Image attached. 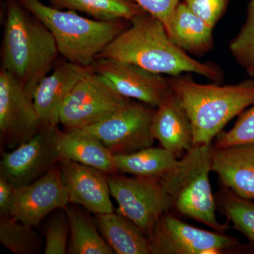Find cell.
Segmentation results:
<instances>
[{"mask_svg":"<svg viewBox=\"0 0 254 254\" xmlns=\"http://www.w3.org/2000/svg\"><path fill=\"white\" fill-rule=\"evenodd\" d=\"M45 254H67L69 223L67 215L59 213L48 222L45 230Z\"/></svg>","mask_w":254,"mask_h":254,"instance_id":"obj_28","label":"cell"},{"mask_svg":"<svg viewBox=\"0 0 254 254\" xmlns=\"http://www.w3.org/2000/svg\"><path fill=\"white\" fill-rule=\"evenodd\" d=\"M50 6L84 13L102 21H130L145 11L131 0H48Z\"/></svg>","mask_w":254,"mask_h":254,"instance_id":"obj_22","label":"cell"},{"mask_svg":"<svg viewBox=\"0 0 254 254\" xmlns=\"http://www.w3.org/2000/svg\"><path fill=\"white\" fill-rule=\"evenodd\" d=\"M56 127L43 126L29 141L4 153L0 162L1 176L18 187L48 173L60 159L55 141Z\"/></svg>","mask_w":254,"mask_h":254,"instance_id":"obj_12","label":"cell"},{"mask_svg":"<svg viewBox=\"0 0 254 254\" xmlns=\"http://www.w3.org/2000/svg\"><path fill=\"white\" fill-rule=\"evenodd\" d=\"M5 7L1 68L17 78L33 98L40 82L54 68L59 50L48 28L19 0H6Z\"/></svg>","mask_w":254,"mask_h":254,"instance_id":"obj_2","label":"cell"},{"mask_svg":"<svg viewBox=\"0 0 254 254\" xmlns=\"http://www.w3.org/2000/svg\"><path fill=\"white\" fill-rule=\"evenodd\" d=\"M98 58L134 64L159 74L194 73L218 83L224 79L220 66L192 58L172 41L163 23L147 12L132 18L128 28L105 47Z\"/></svg>","mask_w":254,"mask_h":254,"instance_id":"obj_1","label":"cell"},{"mask_svg":"<svg viewBox=\"0 0 254 254\" xmlns=\"http://www.w3.org/2000/svg\"><path fill=\"white\" fill-rule=\"evenodd\" d=\"M33 227L10 216H1L0 242L14 253H36L40 248L39 241Z\"/></svg>","mask_w":254,"mask_h":254,"instance_id":"obj_25","label":"cell"},{"mask_svg":"<svg viewBox=\"0 0 254 254\" xmlns=\"http://www.w3.org/2000/svg\"><path fill=\"white\" fill-rule=\"evenodd\" d=\"M15 187L3 176H0V212L1 216H9Z\"/></svg>","mask_w":254,"mask_h":254,"instance_id":"obj_31","label":"cell"},{"mask_svg":"<svg viewBox=\"0 0 254 254\" xmlns=\"http://www.w3.org/2000/svg\"><path fill=\"white\" fill-rule=\"evenodd\" d=\"M94 72L104 76L120 94L156 108L170 91L168 78L127 62L97 58Z\"/></svg>","mask_w":254,"mask_h":254,"instance_id":"obj_11","label":"cell"},{"mask_svg":"<svg viewBox=\"0 0 254 254\" xmlns=\"http://www.w3.org/2000/svg\"><path fill=\"white\" fill-rule=\"evenodd\" d=\"M130 101L106 78L93 71L78 82L64 102L60 123L66 130L84 128L108 118Z\"/></svg>","mask_w":254,"mask_h":254,"instance_id":"obj_8","label":"cell"},{"mask_svg":"<svg viewBox=\"0 0 254 254\" xmlns=\"http://www.w3.org/2000/svg\"><path fill=\"white\" fill-rule=\"evenodd\" d=\"M212 172L225 188L241 198L254 199V143L212 148Z\"/></svg>","mask_w":254,"mask_h":254,"instance_id":"obj_17","label":"cell"},{"mask_svg":"<svg viewBox=\"0 0 254 254\" xmlns=\"http://www.w3.org/2000/svg\"><path fill=\"white\" fill-rule=\"evenodd\" d=\"M43 124L33 98L11 73L0 70V132L9 148H16L33 138Z\"/></svg>","mask_w":254,"mask_h":254,"instance_id":"obj_10","label":"cell"},{"mask_svg":"<svg viewBox=\"0 0 254 254\" xmlns=\"http://www.w3.org/2000/svg\"><path fill=\"white\" fill-rule=\"evenodd\" d=\"M212 148L213 144L194 145L160 181L171 197L173 208L179 213L224 233L229 225L217 220L215 199L209 180Z\"/></svg>","mask_w":254,"mask_h":254,"instance_id":"obj_5","label":"cell"},{"mask_svg":"<svg viewBox=\"0 0 254 254\" xmlns=\"http://www.w3.org/2000/svg\"><path fill=\"white\" fill-rule=\"evenodd\" d=\"M62 180L68 202L98 214L113 212L108 177L98 169L68 160H62Z\"/></svg>","mask_w":254,"mask_h":254,"instance_id":"obj_14","label":"cell"},{"mask_svg":"<svg viewBox=\"0 0 254 254\" xmlns=\"http://www.w3.org/2000/svg\"><path fill=\"white\" fill-rule=\"evenodd\" d=\"M155 140L181 158L193 147V131L186 110L170 91L155 109L152 123Z\"/></svg>","mask_w":254,"mask_h":254,"instance_id":"obj_16","label":"cell"},{"mask_svg":"<svg viewBox=\"0 0 254 254\" xmlns=\"http://www.w3.org/2000/svg\"><path fill=\"white\" fill-rule=\"evenodd\" d=\"M168 81L190 119L193 146L212 145L229 122L254 104L252 78L227 86L200 84L181 75L168 78Z\"/></svg>","mask_w":254,"mask_h":254,"instance_id":"obj_3","label":"cell"},{"mask_svg":"<svg viewBox=\"0 0 254 254\" xmlns=\"http://www.w3.org/2000/svg\"><path fill=\"white\" fill-rule=\"evenodd\" d=\"M64 210L69 223L67 254H115L91 218L74 208Z\"/></svg>","mask_w":254,"mask_h":254,"instance_id":"obj_23","label":"cell"},{"mask_svg":"<svg viewBox=\"0 0 254 254\" xmlns=\"http://www.w3.org/2000/svg\"><path fill=\"white\" fill-rule=\"evenodd\" d=\"M68 203L60 169L52 168L36 181L15 187L9 216L36 227L48 214L65 209Z\"/></svg>","mask_w":254,"mask_h":254,"instance_id":"obj_13","label":"cell"},{"mask_svg":"<svg viewBox=\"0 0 254 254\" xmlns=\"http://www.w3.org/2000/svg\"><path fill=\"white\" fill-rule=\"evenodd\" d=\"M218 200L224 215L237 230L254 243V202L241 198L226 188L220 192Z\"/></svg>","mask_w":254,"mask_h":254,"instance_id":"obj_24","label":"cell"},{"mask_svg":"<svg viewBox=\"0 0 254 254\" xmlns=\"http://www.w3.org/2000/svg\"><path fill=\"white\" fill-rule=\"evenodd\" d=\"M213 29L182 1L175 10L168 33L172 41L187 53L201 56L213 49Z\"/></svg>","mask_w":254,"mask_h":254,"instance_id":"obj_19","label":"cell"},{"mask_svg":"<svg viewBox=\"0 0 254 254\" xmlns=\"http://www.w3.org/2000/svg\"><path fill=\"white\" fill-rule=\"evenodd\" d=\"M41 20L54 37L60 55L65 60L91 66L105 47L129 26L127 20L102 21L59 9L41 0H19Z\"/></svg>","mask_w":254,"mask_h":254,"instance_id":"obj_4","label":"cell"},{"mask_svg":"<svg viewBox=\"0 0 254 254\" xmlns=\"http://www.w3.org/2000/svg\"><path fill=\"white\" fill-rule=\"evenodd\" d=\"M154 17L158 18L166 28H170L172 18L180 0H131Z\"/></svg>","mask_w":254,"mask_h":254,"instance_id":"obj_30","label":"cell"},{"mask_svg":"<svg viewBox=\"0 0 254 254\" xmlns=\"http://www.w3.org/2000/svg\"><path fill=\"white\" fill-rule=\"evenodd\" d=\"M55 145L61 160H68L92 167L105 173L117 171L114 154L93 137L55 128Z\"/></svg>","mask_w":254,"mask_h":254,"instance_id":"obj_18","label":"cell"},{"mask_svg":"<svg viewBox=\"0 0 254 254\" xmlns=\"http://www.w3.org/2000/svg\"><path fill=\"white\" fill-rule=\"evenodd\" d=\"M110 193L118 212L149 236L160 217L173 208V200L160 183L151 177H108Z\"/></svg>","mask_w":254,"mask_h":254,"instance_id":"obj_7","label":"cell"},{"mask_svg":"<svg viewBox=\"0 0 254 254\" xmlns=\"http://www.w3.org/2000/svg\"><path fill=\"white\" fill-rule=\"evenodd\" d=\"M114 160L117 171L159 180L171 172L179 162L176 155L163 147H150L128 154H115Z\"/></svg>","mask_w":254,"mask_h":254,"instance_id":"obj_21","label":"cell"},{"mask_svg":"<svg viewBox=\"0 0 254 254\" xmlns=\"http://www.w3.org/2000/svg\"><path fill=\"white\" fill-rule=\"evenodd\" d=\"M230 50L235 61L254 78V0L249 1L245 23L230 43Z\"/></svg>","mask_w":254,"mask_h":254,"instance_id":"obj_26","label":"cell"},{"mask_svg":"<svg viewBox=\"0 0 254 254\" xmlns=\"http://www.w3.org/2000/svg\"><path fill=\"white\" fill-rule=\"evenodd\" d=\"M215 148L246 143H254V104L240 114L231 129L222 131L216 137Z\"/></svg>","mask_w":254,"mask_h":254,"instance_id":"obj_27","label":"cell"},{"mask_svg":"<svg viewBox=\"0 0 254 254\" xmlns=\"http://www.w3.org/2000/svg\"><path fill=\"white\" fill-rule=\"evenodd\" d=\"M183 1L193 14L214 28L225 14L230 0H184Z\"/></svg>","mask_w":254,"mask_h":254,"instance_id":"obj_29","label":"cell"},{"mask_svg":"<svg viewBox=\"0 0 254 254\" xmlns=\"http://www.w3.org/2000/svg\"><path fill=\"white\" fill-rule=\"evenodd\" d=\"M148 239L150 254H224L239 245L235 237L192 226L170 211L160 217Z\"/></svg>","mask_w":254,"mask_h":254,"instance_id":"obj_9","label":"cell"},{"mask_svg":"<svg viewBox=\"0 0 254 254\" xmlns=\"http://www.w3.org/2000/svg\"><path fill=\"white\" fill-rule=\"evenodd\" d=\"M95 217L100 234L114 253L150 254L148 237L125 215L112 212Z\"/></svg>","mask_w":254,"mask_h":254,"instance_id":"obj_20","label":"cell"},{"mask_svg":"<svg viewBox=\"0 0 254 254\" xmlns=\"http://www.w3.org/2000/svg\"><path fill=\"white\" fill-rule=\"evenodd\" d=\"M93 71L91 66L66 60L55 65L53 72L40 82L33 100L43 126L58 127L64 102L78 82Z\"/></svg>","mask_w":254,"mask_h":254,"instance_id":"obj_15","label":"cell"},{"mask_svg":"<svg viewBox=\"0 0 254 254\" xmlns=\"http://www.w3.org/2000/svg\"><path fill=\"white\" fill-rule=\"evenodd\" d=\"M150 107L131 100L99 123L68 131L96 138L114 155L134 153L152 147L155 141L152 123L155 110Z\"/></svg>","mask_w":254,"mask_h":254,"instance_id":"obj_6","label":"cell"}]
</instances>
